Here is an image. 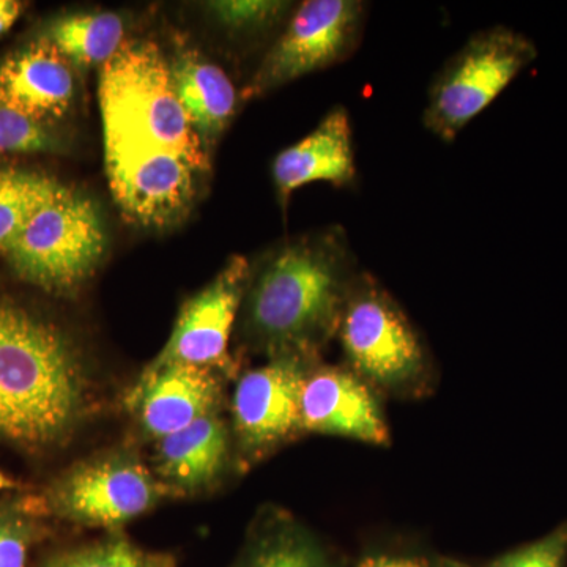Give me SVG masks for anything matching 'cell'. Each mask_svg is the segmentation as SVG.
Instances as JSON below:
<instances>
[{"mask_svg":"<svg viewBox=\"0 0 567 567\" xmlns=\"http://www.w3.org/2000/svg\"><path fill=\"white\" fill-rule=\"evenodd\" d=\"M224 377L192 364H166L142 371L125 398L142 434L153 442L221 413Z\"/></svg>","mask_w":567,"mask_h":567,"instance_id":"7c38bea8","label":"cell"},{"mask_svg":"<svg viewBox=\"0 0 567 567\" xmlns=\"http://www.w3.org/2000/svg\"><path fill=\"white\" fill-rule=\"evenodd\" d=\"M361 271L339 226L279 245L249 271L240 308L246 349L267 360L322 358Z\"/></svg>","mask_w":567,"mask_h":567,"instance_id":"7a4b0ae2","label":"cell"},{"mask_svg":"<svg viewBox=\"0 0 567 567\" xmlns=\"http://www.w3.org/2000/svg\"><path fill=\"white\" fill-rule=\"evenodd\" d=\"M39 567H178L166 551L137 546L123 532H111L102 539L54 551Z\"/></svg>","mask_w":567,"mask_h":567,"instance_id":"44dd1931","label":"cell"},{"mask_svg":"<svg viewBox=\"0 0 567 567\" xmlns=\"http://www.w3.org/2000/svg\"><path fill=\"white\" fill-rule=\"evenodd\" d=\"M59 185L48 175L0 167V256L9 254L25 224L50 200Z\"/></svg>","mask_w":567,"mask_h":567,"instance_id":"ffe728a7","label":"cell"},{"mask_svg":"<svg viewBox=\"0 0 567 567\" xmlns=\"http://www.w3.org/2000/svg\"><path fill=\"white\" fill-rule=\"evenodd\" d=\"M171 80L178 103L208 152L237 110L233 81L218 65L194 54L182 55L171 65Z\"/></svg>","mask_w":567,"mask_h":567,"instance_id":"e0dca14e","label":"cell"},{"mask_svg":"<svg viewBox=\"0 0 567 567\" xmlns=\"http://www.w3.org/2000/svg\"><path fill=\"white\" fill-rule=\"evenodd\" d=\"M354 567H453V559L432 558L410 550H377Z\"/></svg>","mask_w":567,"mask_h":567,"instance_id":"d4e9b609","label":"cell"},{"mask_svg":"<svg viewBox=\"0 0 567 567\" xmlns=\"http://www.w3.org/2000/svg\"><path fill=\"white\" fill-rule=\"evenodd\" d=\"M230 466L237 470L230 423L221 413L155 442V475L171 495L203 494L221 483Z\"/></svg>","mask_w":567,"mask_h":567,"instance_id":"4fadbf2b","label":"cell"},{"mask_svg":"<svg viewBox=\"0 0 567 567\" xmlns=\"http://www.w3.org/2000/svg\"><path fill=\"white\" fill-rule=\"evenodd\" d=\"M84 358L58 324L0 301V443L32 456L69 445L91 412Z\"/></svg>","mask_w":567,"mask_h":567,"instance_id":"3957f363","label":"cell"},{"mask_svg":"<svg viewBox=\"0 0 567 567\" xmlns=\"http://www.w3.org/2000/svg\"><path fill=\"white\" fill-rule=\"evenodd\" d=\"M123 37L125 28L118 14L84 13L52 22L43 41L76 65L103 66L121 50Z\"/></svg>","mask_w":567,"mask_h":567,"instance_id":"ac0fdd59","label":"cell"},{"mask_svg":"<svg viewBox=\"0 0 567 567\" xmlns=\"http://www.w3.org/2000/svg\"><path fill=\"white\" fill-rule=\"evenodd\" d=\"M306 435L339 436L372 446H390L385 398L346 364H315L301 390Z\"/></svg>","mask_w":567,"mask_h":567,"instance_id":"8fae6325","label":"cell"},{"mask_svg":"<svg viewBox=\"0 0 567 567\" xmlns=\"http://www.w3.org/2000/svg\"><path fill=\"white\" fill-rule=\"evenodd\" d=\"M74 99L69 62L47 41L14 52L0 65V102L32 121H58Z\"/></svg>","mask_w":567,"mask_h":567,"instance_id":"9a60e30c","label":"cell"},{"mask_svg":"<svg viewBox=\"0 0 567 567\" xmlns=\"http://www.w3.org/2000/svg\"><path fill=\"white\" fill-rule=\"evenodd\" d=\"M227 567H347V558L290 511L264 505Z\"/></svg>","mask_w":567,"mask_h":567,"instance_id":"2e32d148","label":"cell"},{"mask_svg":"<svg viewBox=\"0 0 567 567\" xmlns=\"http://www.w3.org/2000/svg\"><path fill=\"white\" fill-rule=\"evenodd\" d=\"M456 567H473L454 561ZM480 567H567V520L546 536L513 548Z\"/></svg>","mask_w":567,"mask_h":567,"instance_id":"603a6c76","label":"cell"},{"mask_svg":"<svg viewBox=\"0 0 567 567\" xmlns=\"http://www.w3.org/2000/svg\"><path fill=\"white\" fill-rule=\"evenodd\" d=\"M21 13V3L14 0H0V35H3L17 22Z\"/></svg>","mask_w":567,"mask_h":567,"instance_id":"484cf974","label":"cell"},{"mask_svg":"<svg viewBox=\"0 0 567 567\" xmlns=\"http://www.w3.org/2000/svg\"><path fill=\"white\" fill-rule=\"evenodd\" d=\"M48 517L87 528L123 532L171 496L132 450H110L63 470L39 494Z\"/></svg>","mask_w":567,"mask_h":567,"instance_id":"52a82bcc","label":"cell"},{"mask_svg":"<svg viewBox=\"0 0 567 567\" xmlns=\"http://www.w3.org/2000/svg\"><path fill=\"white\" fill-rule=\"evenodd\" d=\"M62 148V142L47 125L0 102V153H52Z\"/></svg>","mask_w":567,"mask_h":567,"instance_id":"7402d4cb","label":"cell"},{"mask_svg":"<svg viewBox=\"0 0 567 567\" xmlns=\"http://www.w3.org/2000/svg\"><path fill=\"white\" fill-rule=\"evenodd\" d=\"M453 567H454V561H453Z\"/></svg>","mask_w":567,"mask_h":567,"instance_id":"83f0119b","label":"cell"},{"mask_svg":"<svg viewBox=\"0 0 567 567\" xmlns=\"http://www.w3.org/2000/svg\"><path fill=\"white\" fill-rule=\"evenodd\" d=\"M365 21L368 3L361 0H306L265 54L246 93L265 95L344 62L360 48Z\"/></svg>","mask_w":567,"mask_h":567,"instance_id":"9c48e42d","label":"cell"},{"mask_svg":"<svg viewBox=\"0 0 567 567\" xmlns=\"http://www.w3.org/2000/svg\"><path fill=\"white\" fill-rule=\"evenodd\" d=\"M51 535L39 494L9 492L0 499V567H28L32 551Z\"/></svg>","mask_w":567,"mask_h":567,"instance_id":"d6986e66","label":"cell"},{"mask_svg":"<svg viewBox=\"0 0 567 567\" xmlns=\"http://www.w3.org/2000/svg\"><path fill=\"white\" fill-rule=\"evenodd\" d=\"M106 251L99 208L84 194L59 185L41 205L6 259L22 281L52 295H73Z\"/></svg>","mask_w":567,"mask_h":567,"instance_id":"5b68a950","label":"cell"},{"mask_svg":"<svg viewBox=\"0 0 567 567\" xmlns=\"http://www.w3.org/2000/svg\"><path fill=\"white\" fill-rule=\"evenodd\" d=\"M287 2L248 0V2H215L212 10L229 28L245 32H262L274 28L289 10Z\"/></svg>","mask_w":567,"mask_h":567,"instance_id":"cb8c5ba5","label":"cell"},{"mask_svg":"<svg viewBox=\"0 0 567 567\" xmlns=\"http://www.w3.org/2000/svg\"><path fill=\"white\" fill-rule=\"evenodd\" d=\"M18 483L14 480H11L2 468H0V492H11L17 491Z\"/></svg>","mask_w":567,"mask_h":567,"instance_id":"4316f807","label":"cell"},{"mask_svg":"<svg viewBox=\"0 0 567 567\" xmlns=\"http://www.w3.org/2000/svg\"><path fill=\"white\" fill-rule=\"evenodd\" d=\"M249 271L251 265L245 257H233L204 290L183 305L169 341L144 371L178 363L210 369L224 379L234 377L238 365L230 357L229 342Z\"/></svg>","mask_w":567,"mask_h":567,"instance_id":"30bf717a","label":"cell"},{"mask_svg":"<svg viewBox=\"0 0 567 567\" xmlns=\"http://www.w3.org/2000/svg\"><path fill=\"white\" fill-rule=\"evenodd\" d=\"M322 358L279 354L238 377L230 398L237 472L246 473L305 436L301 390Z\"/></svg>","mask_w":567,"mask_h":567,"instance_id":"ba28073f","label":"cell"},{"mask_svg":"<svg viewBox=\"0 0 567 567\" xmlns=\"http://www.w3.org/2000/svg\"><path fill=\"white\" fill-rule=\"evenodd\" d=\"M104 167L130 221L166 227L188 215L210 169L175 96L171 65L152 41H125L100 71Z\"/></svg>","mask_w":567,"mask_h":567,"instance_id":"6da1fadb","label":"cell"},{"mask_svg":"<svg viewBox=\"0 0 567 567\" xmlns=\"http://www.w3.org/2000/svg\"><path fill=\"white\" fill-rule=\"evenodd\" d=\"M536 58V44L506 25L473 33L432 81L423 111L425 130L440 141H456Z\"/></svg>","mask_w":567,"mask_h":567,"instance_id":"8992f818","label":"cell"},{"mask_svg":"<svg viewBox=\"0 0 567 567\" xmlns=\"http://www.w3.org/2000/svg\"><path fill=\"white\" fill-rule=\"evenodd\" d=\"M344 364L383 398L420 401L439 383L427 342L405 309L368 271L354 282L339 324Z\"/></svg>","mask_w":567,"mask_h":567,"instance_id":"277c9868","label":"cell"},{"mask_svg":"<svg viewBox=\"0 0 567 567\" xmlns=\"http://www.w3.org/2000/svg\"><path fill=\"white\" fill-rule=\"evenodd\" d=\"M357 175L352 122L344 106L328 112L308 136L279 153L274 163V182L282 204L301 186L323 182L346 188L354 185Z\"/></svg>","mask_w":567,"mask_h":567,"instance_id":"5bb4252c","label":"cell"}]
</instances>
